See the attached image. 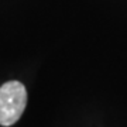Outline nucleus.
Instances as JSON below:
<instances>
[{
	"instance_id": "f257e3e1",
	"label": "nucleus",
	"mask_w": 127,
	"mask_h": 127,
	"mask_svg": "<svg viewBox=\"0 0 127 127\" xmlns=\"http://www.w3.org/2000/svg\"><path fill=\"white\" fill-rule=\"evenodd\" d=\"M27 104V91L21 82L10 81L0 86V124L11 126L21 117Z\"/></svg>"
}]
</instances>
